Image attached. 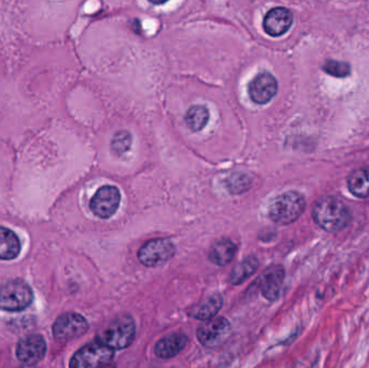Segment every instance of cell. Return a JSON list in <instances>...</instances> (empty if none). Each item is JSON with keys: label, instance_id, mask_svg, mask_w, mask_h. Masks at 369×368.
<instances>
[{"label": "cell", "instance_id": "obj_1", "mask_svg": "<svg viewBox=\"0 0 369 368\" xmlns=\"http://www.w3.org/2000/svg\"><path fill=\"white\" fill-rule=\"evenodd\" d=\"M314 223L329 233L343 231L351 223V213L341 199L324 196L312 209Z\"/></svg>", "mask_w": 369, "mask_h": 368}, {"label": "cell", "instance_id": "obj_2", "mask_svg": "<svg viewBox=\"0 0 369 368\" xmlns=\"http://www.w3.org/2000/svg\"><path fill=\"white\" fill-rule=\"evenodd\" d=\"M306 209V200L299 192L287 191L271 202L269 216L278 225H289L297 221Z\"/></svg>", "mask_w": 369, "mask_h": 368}, {"label": "cell", "instance_id": "obj_10", "mask_svg": "<svg viewBox=\"0 0 369 368\" xmlns=\"http://www.w3.org/2000/svg\"><path fill=\"white\" fill-rule=\"evenodd\" d=\"M47 344L41 335H29L18 342L16 357L27 366H34L45 357Z\"/></svg>", "mask_w": 369, "mask_h": 368}, {"label": "cell", "instance_id": "obj_24", "mask_svg": "<svg viewBox=\"0 0 369 368\" xmlns=\"http://www.w3.org/2000/svg\"><path fill=\"white\" fill-rule=\"evenodd\" d=\"M103 368H117V367L114 365H107V366H105V367H103Z\"/></svg>", "mask_w": 369, "mask_h": 368}, {"label": "cell", "instance_id": "obj_17", "mask_svg": "<svg viewBox=\"0 0 369 368\" xmlns=\"http://www.w3.org/2000/svg\"><path fill=\"white\" fill-rule=\"evenodd\" d=\"M21 252V242L18 236L6 227H0V259L12 261Z\"/></svg>", "mask_w": 369, "mask_h": 368}, {"label": "cell", "instance_id": "obj_19", "mask_svg": "<svg viewBox=\"0 0 369 368\" xmlns=\"http://www.w3.org/2000/svg\"><path fill=\"white\" fill-rule=\"evenodd\" d=\"M258 267H260V261L256 257H246L231 270L229 282L232 285H240V284L244 283L257 271Z\"/></svg>", "mask_w": 369, "mask_h": 368}, {"label": "cell", "instance_id": "obj_4", "mask_svg": "<svg viewBox=\"0 0 369 368\" xmlns=\"http://www.w3.org/2000/svg\"><path fill=\"white\" fill-rule=\"evenodd\" d=\"M34 299L32 288L21 280H12L0 288V310L16 312L31 306Z\"/></svg>", "mask_w": 369, "mask_h": 368}, {"label": "cell", "instance_id": "obj_21", "mask_svg": "<svg viewBox=\"0 0 369 368\" xmlns=\"http://www.w3.org/2000/svg\"><path fill=\"white\" fill-rule=\"evenodd\" d=\"M225 184L231 194H241L252 187V179L243 173H233L226 179Z\"/></svg>", "mask_w": 369, "mask_h": 368}, {"label": "cell", "instance_id": "obj_23", "mask_svg": "<svg viewBox=\"0 0 369 368\" xmlns=\"http://www.w3.org/2000/svg\"><path fill=\"white\" fill-rule=\"evenodd\" d=\"M325 72L331 76L337 77V78H346L351 74V67L348 63L338 62V61H326L324 64Z\"/></svg>", "mask_w": 369, "mask_h": 368}, {"label": "cell", "instance_id": "obj_18", "mask_svg": "<svg viewBox=\"0 0 369 368\" xmlns=\"http://www.w3.org/2000/svg\"><path fill=\"white\" fill-rule=\"evenodd\" d=\"M348 188L358 198H369V167L353 171L348 177Z\"/></svg>", "mask_w": 369, "mask_h": 368}, {"label": "cell", "instance_id": "obj_11", "mask_svg": "<svg viewBox=\"0 0 369 368\" xmlns=\"http://www.w3.org/2000/svg\"><path fill=\"white\" fill-rule=\"evenodd\" d=\"M278 92V81L269 73L257 75L249 85V94L260 105L268 103Z\"/></svg>", "mask_w": 369, "mask_h": 368}, {"label": "cell", "instance_id": "obj_5", "mask_svg": "<svg viewBox=\"0 0 369 368\" xmlns=\"http://www.w3.org/2000/svg\"><path fill=\"white\" fill-rule=\"evenodd\" d=\"M114 354V350L93 340L73 355L70 368H103L109 365Z\"/></svg>", "mask_w": 369, "mask_h": 368}, {"label": "cell", "instance_id": "obj_14", "mask_svg": "<svg viewBox=\"0 0 369 368\" xmlns=\"http://www.w3.org/2000/svg\"><path fill=\"white\" fill-rule=\"evenodd\" d=\"M187 344L188 338L186 335L175 332L162 338L156 344L155 354L160 359H172L186 348Z\"/></svg>", "mask_w": 369, "mask_h": 368}, {"label": "cell", "instance_id": "obj_15", "mask_svg": "<svg viewBox=\"0 0 369 368\" xmlns=\"http://www.w3.org/2000/svg\"><path fill=\"white\" fill-rule=\"evenodd\" d=\"M222 307V295L213 294L191 307L188 310V315L189 317L200 321H208L218 315Z\"/></svg>", "mask_w": 369, "mask_h": 368}, {"label": "cell", "instance_id": "obj_25", "mask_svg": "<svg viewBox=\"0 0 369 368\" xmlns=\"http://www.w3.org/2000/svg\"><path fill=\"white\" fill-rule=\"evenodd\" d=\"M24 368H34L33 366H28V367H24Z\"/></svg>", "mask_w": 369, "mask_h": 368}, {"label": "cell", "instance_id": "obj_13", "mask_svg": "<svg viewBox=\"0 0 369 368\" xmlns=\"http://www.w3.org/2000/svg\"><path fill=\"white\" fill-rule=\"evenodd\" d=\"M285 270L280 265L269 267L262 275V296L269 301L278 300L284 283Z\"/></svg>", "mask_w": 369, "mask_h": 368}, {"label": "cell", "instance_id": "obj_7", "mask_svg": "<svg viewBox=\"0 0 369 368\" xmlns=\"http://www.w3.org/2000/svg\"><path fill=\"white\" fill-rule=\"evenodd\" d=\"M176 248L171 240L154 239L146 242L137 253L139 261L146 267L155 268L168 263L174 257Z\"/></svg>", "mask_w": 369, "mask_h": 368}, {"label": "cell", "instance_id": "obj_22", "mask_svg": "<svg viewBox=\"0 0 369 368\" xmlns=\"http://www.w3.org/2000/svg\"><path fill=\"white\" fill-rule=\"evenodd\" d=\"M131 145H132V135L128 131L117 132L114 134V139H112V144H110L112 152L118 157L129 152Z\"/></svg>", "mask_w": 369, "mask_h": 368}, {"label": "cell", "instance_id": "obj_9", "mask_svg": "<svg viewBox=\"0 0 369 368\" xmlns=\"http://www.w3.org/2000/svg\"><path fill=\"white\" fill-rule=\"evenodd\" d=\"M121 194L114 186H103L95 192L90 202V209L100 219H110L118 210Z\"/></svg>", "mask_w": 369, "mask_h": 368}, {"label": "cell", "instance_id": "obj_12", "mask_svg": "<svg viewBox=\"0 0 369 368\" xmlns=\"http://www.w3.org/2000/svg\"><path fill=\"white\" fill-rule=\"evenodd\" d=\"M293 20V14L287 8H274L264 16V31L272 37L282 36L291 28Z\"/></svg>", "mask_w": 369, "mask_h": 368}, {"label": "cell", "instance_id": "obj_3", "mask_svg": "<svg viewBox=\"0 0 369 368\" xmlns=\"http://www.w3.org/2000/svg\"><path fill=\"white\" fill-rule=\"evenodd\" d=\"M135 332L134 321L130 317H122L112 322L106 330L97 335L95 340L112 350H122L134 342Z\"/></svg>", "mask_w": 369, "mask_h": 368}, {"label": "cell", "instance_id": "obj_16", "mask_svg": "<svg viewBox=\"0 0 369 368\" xmlns=\"http://www.w3.org/2000/svg\"><path fill=\"white\" fill-rule=\"evenodd\" d=\"M237 250V246L231 240H218L210 248L208 258L214 265L226 266L235 259Z\"/></svg>", "mask_w": 369, "mask_h": 368}, {"label": "cell", "instance_id": "obj_8", "mask_svg": "<svg viewBox=\"0 0 369 368\" xmlns=\"http://www.w3.org/2000/svg\"><path fill=\"white\" fill-rule=\"evenodd\" d=\"M89 330V323L85 317L76 312L60 315L52 326L54 338L58 342H70L81 337Z\"/></svg>", "mask_w": 369, "mask_h": 368}, {"label": "cell", "instance_id": "obj_20", "mask_svg": "<svg viewBox=\"0 0 369 368\" xmlns=\"http://www.w3.org/2000/svg\"><path fill=\"white\" fill-rule=\"evenodd\" d=\"M208 119H210V112H208L205 106L202 105H196L189 108L186 117H185L187 127L193 132H199L203 130L208 125Z\"/></svg>", "mask_w": 369, "mask_h": 368}, {"label": "cell", "instance_id": "obj_6", "mask_svg": "<svg viewBox=\"0 0 369 368\" xmlns=\"http://www.w3.org/2000/svg\"><path fill=\"white\" fill-rule=\"evenodd\" d=\"M232 327L224 317H215L198 327L197 338L202 346L208 349L222 347L230 338Z\"/></svg>", "mask_w": 369, "mask_h": 368}]
</instances>
